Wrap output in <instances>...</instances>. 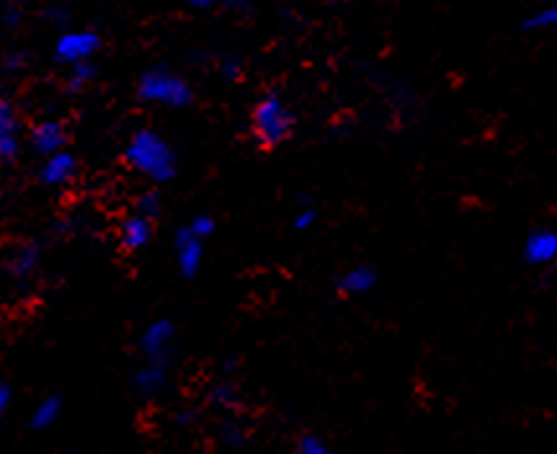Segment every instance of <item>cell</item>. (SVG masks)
I'll use <instances>...</instances> for the list:
<instances>
[{
	"label": "cell",
	"instance_id": "6da1fadb",
	"mask_svg": "<svg viewBox=\"0 0 557 454\" xmlns=\"http://www.w3.org/2000/svg\"><path fill=\"white\" fill-rule=\"evenodd\" d=\"M124 163L137 176L147 178L150 184H168L178 173L176 150L153 127H140L137 132H132L127 148H124Z\"/></svg>",
	"mask_w": 557,
	"mask_h": 454
},
{
	"label": "cell",
	"instance_id": "7a4b0ae2",
	"mask_svg": "<svg viewBox=\"0 0 557 454\" xmlns=\"http://www.w3.org/2000/svg\"><path fill=\"white\" fill-rule=\"evenodd\" d=\"M253 140L264 150H274L292 137L294 114L279 93H266L256 101L251 114Z\"/></svg>",
	"mask_w": 557,
	"mask_h": 454
},
{
	"label": "cell",
	"instance_id": "3957f363",
	"mask_svg": "<svg viewBox=\"0 0 557 454\" xmlns=\"http://www.w3.org/2000/svg\"><path fill=\"white\" fill-rule=\"evenodd\" d=\"M137 96L145 104L166 106V109H186L194 101L191 83L184 75L173 73L166 65L150 68L137 80Z\"/></svg>",
	"mask_w": 557,
	"mask_h": 454
},
{
	"label": "cell",
	"instance_id": "277c9868",
	"mask_svg": "<svg viewBox=\"0 0 557 454\" xmlns=\"http://www.w3.org/2000/svg\"><path fill=\"white\" fill-rule=\"evenodd\" d=\"M98 50H101V34L93 26H83V29L62 31L60 37L55 39L52 57H55L57 65L73 68V65L93 62Z\"/></svg>",
	"mask_w": 557,
	"mask_h": 454
},
{
	"label": "cell",
	"instance_id": "5b68a950",
	"mask_svg": "<svg viewBox=\"0 0 557 454\" xmlns=\"http://www.w3.org/2000/svg\"><path fill=\"white\" fill-rule=\"evenodd\" d=\"M173 344H176V326L168 318L150 320L137 338L145 364H168Z\"/></svg>",
	"mask_w": 557,
	"mask_h": 454
},
{
	"label": "cell",
	"instance_id": "8992f818",
	"mask_svg": "<svg viewBox=\"0 0 557 454\" xmlns=\"http://www.w3.org/2000/svg\"><path fill=\"white\" fill-rule=\"evenodd\" d=\"M29 148L42 160L68 150V127L60 119H39L29 129Z\"/></svg>",
	"mask_w": 557,
	"mask_h": 454
},
{
	"label": "cell",
	"instance_id": "52a82bcc",
	"mask_svg": "<svg viewBox=\"0 0 557 454\" xmlns=\"http://www.w3.org/2000/svg\"><path fill=\"white\" fill-rule=\"evenodd\" d=\"M80 171V163H78V155L73 153V150H62V153H55L49 155V158H44L42 163H39V181H42L47 189H65V186H70L75 181V176H78Z\"/></svg>",
	"mask_w": 557,
	"mask_h": 454
},
{
	"label": "cell",
	"instance_id": "ba28073f",
	"mask_svg": "<svg viewBox=\"0 0 557 454\" xmlns=\"http://www.w3.org/2000/svg\"><path fill=\"white\" fill-rule=\"evenodd\" d=\"M173 253H176L178 271H181L186 279L196 277L204 264V240L194 238V235L186 230V225L178 227L176 235H173Z\"/></svg>",
	"mask_w": 557,
	"mask_h": 454
},
{
	"label": "cell",
	"instance_id": "9c48e42d",
	"mask_svg": "<svg viewBox=\"0 0 557 454\" xmlns=\"http://www.w3.org/2000/svg\"><path fill=\"white\" fill-rule=\"evenodd\" d=\"M155 235V222L147 220V217L137 215V212H129L117 227V240L119 248L124 253H137L145 246H150V240Z\"/></svg>",
	"mask_w": 557,
	"mask_h": 454
},
{
	"label": "cell",
	"instance_id": "30bf717a",
	"mask_svg": "<svg viewBox=\"0 0 557 454\" xmlns=\"http://www.w3.org/2000/svg\"><path fill=\"white\" fill-rule=\"evenodd\" d=\"M524 261L529 266H550L557 261V233L550 227H537L524 240Z\"/></svg>",
	"mask_w": 557,
	"mask_h": 454
},
{
	"label": "cell",
	"instance_id": "8fae6325",
	"mask_svg": "<svg viewBox=\"0 0 557 454\" xmlns=\"http://www.w3.org/2000/svg\"><path fill=\"white\" fill-rule=\"evenodd\" d=\"M336 287L341 295H367V292H372V289L377 287V271H374L372 266H354V269L343 271L341 277H338Z\"/></svg>",
	"mask_w": 557,
	"mask_h": 454
},
{
	"label": "cell",
	"instance_id": "7c38bea8",
	"mask_svg": "<svg viewBox=\"0 0 557 454\" xmlns=\"http://www.w3.org/2000/svg\"><path fill=\"white\" fill-rule=\"evenodd\" d=\"M132 385L142 398H155L168 385V364H142L135 372Z\"/></svg>",
	"mask_w": 557,
	"mask_h": 454
},
{
	"label": "cell",
	"instance_id": "4fadbf2b",
	"mask_svg": "<svg viewBox=\"0 0 557 454\" xmlns=\"http://www.w3.org/2000/svg\"><path fill=\"white\" fill-rule=\"evenodd\" d=\"M62 416V398L60 395H44L37 400V405L29 413V426L34 431H47L60 421Z\"/></svg>",
	"mask_w": 557,
	"mask_h": 454
},
{
	"label": "cell",
	"instance_id": "5bb4252c",
	"mask_svg": "<svg viewBox=\"0 0 557 454\" xmlns=\"http://www.w3.org/2000/svg\"><path fill=\"white\" fill-rule=\"evenodd\" d=\"M39 261H42L39 246H34V243H29V246H21L11 258V274L16 279L31 277V274L39 269Z\"/></svg>",
	"mask_w": 557,
	"mask_h": 454
},
{
	"label": "cell",
	"instance_id": "9a60e30c",
	"mask_svg": "<svg viewBox=\"0 0 557 454\" xmlns=\"http://www.w3.org/2000/svg\"><path fill=\"white\" fill-rule=\"evenodd\" d=\"M96 78H98V68L93 65V62L73 65V68H68V75H65V88L73 93H78V91H83V88L91 86Z\"/></svg>",
	"mask_w": 557,
	"mask_h": 454
},
{
	"label": "cell",
	"instance_id": "2e32d148",
	"mask_svg": "<svg viewBox=\"0 0 557 454\" xmlns=\"http://www.w3.org/2000/svg\"><path fill=\"white\" fill-rule=\"evenodd\" d=\"M160 209H163V199H160L158 191H145V194H140L135 202L137 215L147 217V220H153V222L160 217Z\"/></svg>",
	"mask_w": 557,
	"mask_h": 454
},
{
	"label": "cell",
	"instance_id": "e0dca14e",
	"mask_svg": "<svg viewBox=\"0 0 557 454\" xmlns=\"http://www.w3.org/2000/svg\"><path fill=\"white\" fill-rule=\"evenodd\" d=\"M6 132H21V117L16 106L6 96H0V135Z\"/></svg>",
	"mask_w": 557,
	"mask_h": 454
},
{
	"label": "cell",
	"instance_id": "ac0fdd59",
	"mask_svg": "<svg viewBox=\"0 0 557 454\" xmlns=\"http://www.w3.org/2000/svg\"><path fill=\"white\" fill-rule=\"evenodd\" d=\"M557 26V3H552V6H545L539 8L537 13H532L527 19V24H524V29H555Z\"/></svg>",
	"mask_w": 557,
	"mask_h": 454
},
{
	"label": "cell",
	"instance_id": "d6986e66",
	"mask_svg": "<svg viewBox=\"0 0 557 454\" xmlns=\"http://www.w3.org/2000/svg\"><path fill=\"white\" fill-rule=\"evenodd\" d=\"M186 230H189V233L194 235V238L207 240L209 235H212L217 230V222H215V217H212V215H194L189 220V225H186Z\"/></svg>",
	"mask_w": 557,
	"mask_h": 454
},
{
	"label": "cell",
	"instance_id": "ffe728a7",
	"mask_svg": "<svg viewBox=\"0 0 557 454\" xmlns=\"http://www.w3.org/2000/svg\"><path fill=\"white\" fill-rule=\"evenodd\" d=\"M297 454H336L318 434H302L297 442Z\"/></svg>",
	"mask_w": 557,
	"mask_h": 454
},
{
	"label": "cell",
	"instance_id": "44dd1931",
	"mask_svg": "<svg viewBox=\"0 0 557 454\" xmlns=\"http://www.w3.org/2000/svg\"><path fill=\"white\" fill-rule=\"evenodd\" d=\"M318 215H315V209L307 204V199H302V207L297 209V215L292 217V225L294 230H307V227H313Z\"/></svg>",
	"mask_w": 557,
	"mask_h": 454
},
{
	"label": "cell",
	"instance_id": "7402d4cb",
	"mask_svg": "<svg viewBox=\"0 0 557 454\" xmlns=\"http://www.w3.org/2000/svg\"><path fill=\"white\" fill-rule=\"evenodd\" d=\"M26 62H29V57H26L24 52L8 50L6 55H3V70H8V73H19V70L26 68Z\"/></svg>",
	"mask_w": 557,
	"mask_h": 454
},
{
	"label": "cell",
	"instance_id": "603a6c76",
	"mask_svg": "<svg viewBox=\"0 0 557 454\" xmlns=\"http://www.w3.org/2000/svg\"><path fill=\"white\" fill-rule=\"evenodd\" d=\"M212 403L217 405H233L235 403V387L227 385V382H222V385H217L215 390H212Z\"/></svg>",
	"mask_w": 557,
	"mask_h": 454
},
{
	"label": "cell",
	"instance_id": "cb8c5ba5",
	"mask_svg": "<svg viewBox=\"0 0 557 454\" xmlns=\"http://www.w3.org/2000/svg\"><path fill=\"white\" fill-rule=\"evenodd\" d=\"M11 400H13V390L6 385V382H0V431H3L6 416L8 411H11Z\"/></svg>",
	"mask_w": 557,
	"mask_h": 454
},
{
	"label": "cell",
	"instance_id": "d4e9b609",
	"mask_svg": "<svg viewBox=\"0 0 557 454\" xmlns=\"http://www.w3.org/2000/svg\"><path fill=\"white\" fill-rule=\"evenodd\" d=\"M44 16H47L49 21H52V24H57V26H62L65 24V21H68V8H62V6H49L47 11H44Z\"/></svg>",
	"mask_w": 557,
	"mask_h": 454
},
{
	"label": "cell",
	"instance_id": "484cf974",
	"mask_svg": "<svg viewBox=\"0 0 557 454\" xmlns=\"http://www.w3.org/2000/svg\"><path fill=\"white\" fill-rule=\"evenodd\" d=\"M21 19H24V13H21V8H16V6H6V8H3V21H6L8 26H19Z\"/></svg>",
	"mask_w": 557,
	"mask_h": 454
}]
</instances>
